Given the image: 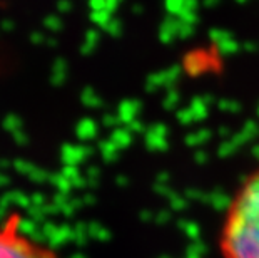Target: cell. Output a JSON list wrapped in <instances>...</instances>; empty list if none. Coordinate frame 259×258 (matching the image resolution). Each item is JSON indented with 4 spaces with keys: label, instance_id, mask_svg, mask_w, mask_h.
<instances>
[{
    "label": "cell",
    "instance_id": "6da1fadb",
    "mask_svg": "<svg viewBox=\"0 0 259 258\" xmlns=\"http://www.w3.org/2000/svg\"><path fill=\"white\" fill-rule=\"evenodd\" d=\"M223 258H259V166L241 183L219 232Z\"/></svg>",
    "mask_w": 259,
    "mask_h": 258
},
{
    "label": "cell",
    "instance_id": "7a4b0ae2",
    "mask_svg": "<svg viewBox=\"0 0 259 258\" xmlns=\"http://www.w3.org/2000/svg\"><path fill=\"white\" fill-rule=\"evenodd\" d=\"M0 258H59L57 251L22 228L19 213H9L0 222Z\"/></svg>",
    "mask_w": 259,
    "mask_h": 258
}]
</instances>
